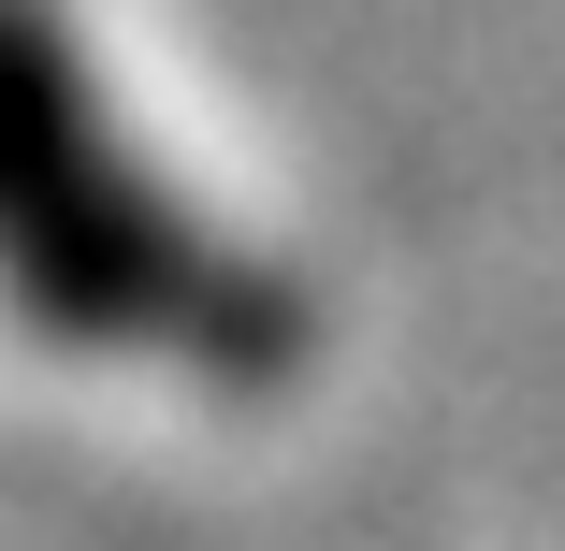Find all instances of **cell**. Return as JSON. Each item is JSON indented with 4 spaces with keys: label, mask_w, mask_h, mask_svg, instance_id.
Here are the masks:
<instances>
[{
    "label": "cell",
    "mask_w": 565,
    "mask_h": 551,
    "mask_svg": "<svg viewBox=\"0 0 565 551\" xmlns=\"http://www.w3.org/2000/svg\"><path fill=\"white\" fill-rule=\"evenodd\" d=\"M0 290L58 349H131L189 378L305 363V290L146 174V146L102 117L58 0H0Z\"/></svg>",
    "instance_id": "1"
}]
</instances>
